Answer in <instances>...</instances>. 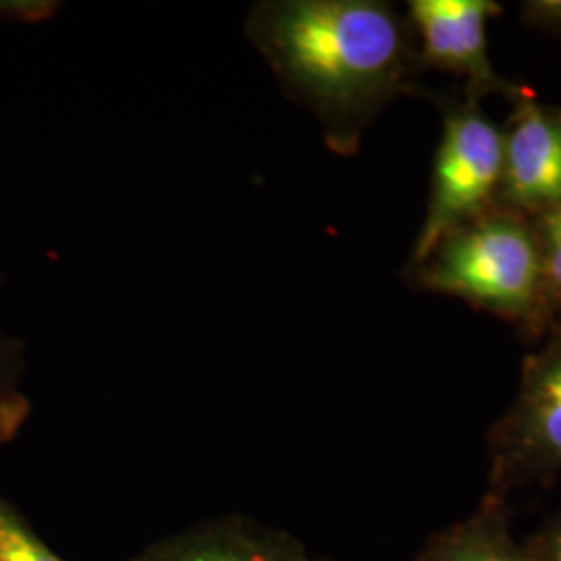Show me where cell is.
<instances>
[{"label": "cell", "instance_id": "obj_3", "mask_svg": "<svg viewBox=\"0 0 561 561\" xmlns=\"http://www.w3.org/2000/svg\"><path fill=\"white\" fill-rule=\"evenodd\" d=\"M443 136L435 152L426 217L410 266L463 222L497 206L503 173V129L482 113L481 101H442Z\"/></svg>", "mask_w": 561, "mask_h": 561}, {"label": "cell", "instance_id": "obj_13", "mask_svg": "<svg viewBox=\"0 0 561 561\" xmlns=\"http://www.w3.org/2000/svg\"><path fill=\"white\" fill-rule=\"evenodd\" d=\"M528 547L537 561H561V518L547 526L539 539Z\"/></svg>", "mask_w": 561, "mask_h": 561}, {"label": "cell", "instance_id": "obj_9", "mask_svg": "<svg viewBox=\"0 0 561 561\" xmlns=\"http://www.w3.org/2000/svg\"><path fill=\"white\" fill-rule=\"evenodd\" d=\"M0 561H62L21 518L20 512L0 497Z\"/></svg>", "mask_w": 561, "mask_h": 561}, {"label": "cell", "instance_id": "obj_10", "mask_svg": "<svg viewBox=\"0 0 561 561\" xmlns=\"http://www.w3.org/2000/svg\"><path fill=\"white\" fill-rule=\"evenodd\" d=\"M541 250L542 275L547 301L558 317L561 310V206L545 210L530 219Z\"/></svg>", "mask_w": 561, "mask_h": 561}, {"label": "cell", "instance_id": "obj_2", "mask_svg": "<svg viewBox=\"0 0 561 561\" xmlns=\"http://www.w3.org/2000/svg\"><path fill=\"white\" fill-rule=\"evenodd\" d=\"M412 280L541 335L553 324L535 225L495 206L449 231L431 254L410 266Z\"/></svg>", "mask_w": 561, "mask_h": 561}, {"label": "cell", "instance_id": "obj_1", "mask_svg": "<svg viewBox=\"0 0 561 561\" xmlns=\"http://www.w3.org/2000/svg\"><path fill=\"white\" fill-rule=\"evenodd\" d=\"M245 34L340 157L360 150L366 129L414 92L422 71L408 18L382 0H264Z\"/></svg>", "mask_w": 561, "mask_h": 561}, {"label": "cell", "instance_id": "obj_11", "mask_svg": "<svg viewBox=\"0 0 561 561\" xmlns=\"http://www.w3.org/2000/svg\"><path fill=\"white\" fill-rule=\"evenodd\" d=\"M57 2L46 0H0V18L20 21V23H38L57 13Z\"/></svg>", "mask_w": 561, "mask_h": 561}, {"label": "cell", "instance_id": "obj_7", "mask_svg": "<svg viewBox=\"0 0 561 561\" xmlns=\"http://www.w3.org/2000/svg\"><path fill=\"white\" fill-rule=\"evenodd\" d=\"M422 561H537L530 547L512 539L503 522L486 512L445 533Z\"/></svg>", "mask_w": 561, "mask_h": 561}, {"label": "cell", "instance_id": "obj_6", "mask_svg": "<svg viewBox=\"0 0 561 561\" xmlns=\"http://www.w3.org/2000/svg\"><path fill=\"white\" fill-rule=\"evenodd\" d=\"M510 101L497 206L533 219L561 206V108L542 106L524 88Z\"/></svg>", "mask_w": 561, "mask_h": 561}, {"label": "cell", "instance_id": "obj_12", "mask_svg": "<svg viewBox=\"0 0 561 561\" xmlns=\"http://www.w3.org/2000/svg\"><path fill=\"white\" fill-rule=\"evenodd\" d=\"M178 561H275L259 553L231 549V547H204L181 556Z\"/></svg>", "mask_w": 561, "mask_h": 561}, {"label": "cell", "instance_id": "obj_5", "mask_svg": "<svg viewBox=\"0 0 561 561\" xmlns=\"http://www.w3.org/2000/svg\"><path fill=\"white\" fill-rule=\"evenodd\" d=\"M502 13L491 0H412L408 23L412 27L421 69H442L466 80V96L484 94L512 99L520 88L503 80L491 65L486 21Z\"/></svg>", "mask_w": 561, "mask_h": 561}, {"label": "cell", "instance_id": "obj_4", "mask_svg": "<svg viewBox=\"0 0 561 561\" xmlns=\"http://www.w3.org/2000/svg\"><path fill=\"white\" fill-rule=\"evenodd\" d=\"M497 474L537 477L561 470V327L524 362L520 391L493 428Z\"/></svg>", "mask_w": 561, "mask_h": 561}, {"label": "cell", "instance_id": "obj_8", "mask_svg": "<svg viewBox=\"0 0 561 561\" xmlns=\"http://www.w3.org/2000/svg\"><path fill=\"white\" fill-rule=\"evenodd\" d=\"M21 375L23 341L13 337L0 321V443L7 442L18 431L27 412V403L20 391Z\"/></svg>", "mask_w": 561, "mask_h": 561}]
</instances>
